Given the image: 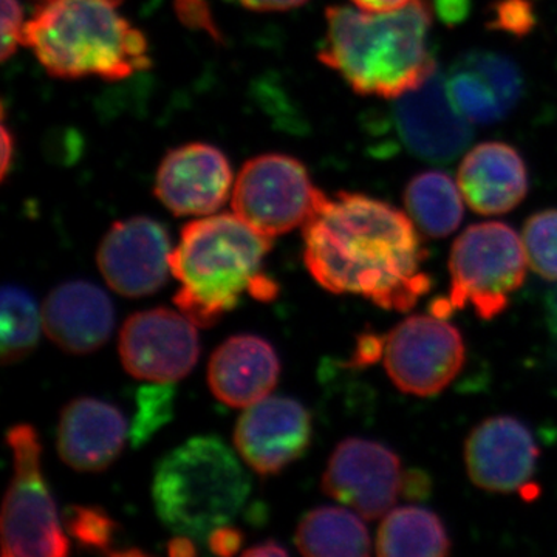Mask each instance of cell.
<instances>
[{
	"label": "cell",
	"instance_id": "cell-23",
	"mask_svg": "<svg viewBox=\"0 0 557 557\" xmlns=\"http://www.w3.org/2000/svg\"><path fill=\"white\" fill-rule=\"evenodd\" d=\"M295 542L299 552L310 557H366L372 553L361 516L335 507L307 512L296 530Z\"/></svg>",
	"mask_w": 557,
	"mask_h": 557
},
{
	"label": "cell",
	"instance_id": "cell-21",
	"mask_svg": "<svg viewBox=\"0 0 557 557\" xmlns=\"http://www.w3.org/2000/svg\"><path fill=\"white\" fill-rule=\"evenodd\" d=\"M281 375V362L269 341L255 335L226 339L208 364L214 397L230 408H249L269 397Z\"/></svg>",
	"mask_w": 557,
	"mask_h": 557
},
{
	"label": "cell",
	"instance_id": "cell-5",
	"mask_svg": "<svg viewBox=\"0 0 557 557\" xmlns=\"http://www.w3.org/2000/svg\"><path fill=\"white\" fill-rule=\"evenodd\" d=\"M251 480L239 458L215 437H196L171 450L156 469L157 515L174 533L207 539L247 504Z\"/></svg>",
	"mask_w": 557,
	"mask_h": 557
},
{
	"label": "cell",
	"instance_id": "cell-34",
	"mask_svg": "<svg viewBox=\"0 0 557 557\" xmlns=\"http://www.w3.org/2000/svg\"><path fill=\"white\" fill-rule=\"evenodd\" d=\"M247 10L258 13H273V11H288L298 9L307 0H237Z\"/></svg>",
	"mask_w": 557,
	"mask_h": 557
},
{
	"label": "cell",
	"instance_id": "cell-40",
	"mask_svg": "<svg viewBox=\"0 0 557 557\" xmlns=\"http://www.w3.org/2000/svg\"><path fill=\"white\" fill-rule=\"evenodd\" d=\"M170 555L186 557L194 556L196 555V547H194L193 542H190V537L178 534V537H175L170 544Z\"/></svg>",
	"mask_w": 557,
	"mask_h": 557
},
{
	"label": "cell",
	"instance_id": "cell-24",
	"mask_svg": "<svg viewBox=\"0 0 557 557\" xmlns=\"http://www.w3.org/2000/svg\"><path fill=\"white\" fill-rule=\"evenodd\" d=\"M463 194L442 171L420 172L405 189L409 218L424 236L443 239L456 233L465 215Z\"/></svg>",
	"mask_w": 557,
	"mask_h": 557
},
{
	"label": "cell",
	"instance_id": "cell-11",
	"mask_svg": "<svg viewBox=\"0 0 557 557\" xmlns=\"http://www.w3.org/2000/svg\"><path fill=\"white\" fill-rule=\"evenodd\" d=\"M194 325L182 311L164 307L132 314L120 332L124 369L149 383L185 379L200 357L199 333Z\"/></svg>",
	"mask_w": 557,
	"mask_h": 557
},
{
	"label": "cell",
	"instance_id": "cell-38",
	"mask_svg": "<svg viewBox=\"0 0 557 557\" xmlns=\"http://www.w3.org/2000/svg\"><path fill=\"white\" fill-rule=\"evenodd\" d=\"M13 135L7 126L5 121L2 124V170H0V174H2V178H5L9 175L11 161H13Z\"/></svg>",
	"mask_w": 557,
	"mask_h": 557
},
{
	"label": "cell",
	"instance_id": "cell-9",
	"mask_svg": "<svg viewBox=\"0 0 557 557\" xmlns=\"http://www.w3.org/2000/svg\"><path fill=\"white\" fill-rule=\"evenodd\" d=\"M384 368L403 394L434 397L457 379L467 361L463 336L446 319L412 314L386 335Z\"/></svg>",
	"mask_w": 557,
	"mask_h": 557
},
{
	"label": "cell",
	"instance_id": "cell-20",
	"mask_svg": "<svg viewBox=\"0 0 557 557\" xmlns=\"http://www.w3.org/2000/svg\"><path fill=\"white\" fill-rule=\"evenodd\" d=\"M127 421L113 405L97 398H76L62 409L58 453L70 468L101 472L120 457Z\"/></svg>",
	"mask_w": 557,
	"mask_h": 557
},
{
	"label": "cell",
	"instance_id": "cell-16",
	"mask_svg": "<svg viewBox=\"0 0 557 557\" xmlns=\"http://www.w3.org/2000/svg\"><path fill=\"white\" fill-rule=\"evenodd\" d=\"M231 188L233 170L228 159L207 143L171 150L157 171V197L180 218L214 214L228 200Z\"/></svg>",
	"mask_w": 557,
	"mask_h": 557
},
{
	"label": "cell",
	"instance_id": "cell-27",
	"mask_svg": "<svg viewBox=\"0 0 557 557\" xmlns=\"http://www.w3.org/2000/svg\"><path fill=\"white\" fill-rule=\"evenodd\" d=\"M174 383H153L139 388L137 413L131 428L132 445L135 448L149 442L174 416Z\"/></svg>",
	"mask_w": 557,
	"mask_h": 557
},
{
	"label": "cell",
	"instance_id": "cell-37",
	"mask_svg": "<svg viewBox=\"0 0 557 557\" xmlns=\"http://www.w3.org/2000/svg\"><path fill=\"white\" fill-rule=\"evenodd\" d=\"M467 10L468 0H440V13L445 21H460Z\"/></svg>",
	"mask_w": 557,
	"mask_h": 557
},
{
	"label": "cell",
	"instance_id": "cell-26",
	"mask_svg": "<svg viewBox=\"0 0 557 557\" xmlns=\"http://www.w3.org/2000/svg\"><path fill=\"white\" fill-rule=\"evenodd\" d=\"M522 242L531 270L557 282V209H544L528 218Z\"/></svg>",
	"mask_w": 557,
	"mask_h": 557
},
{
	"label": "cell",
	"instance_id": "cell-32",
	"mask_svg": "<svg viewBox=\"0 0 557 557\" xmlns=\"http://www.w3.org/2000/svg\"><path fill=\"white\" fill-rule=\"evenodd\" d=\"M209 548L218 556H233L244 544V534L236 528L225 525L212 531L208 537Z\"/></svg>",
	"mask_w": 557,
	"mask_h": 557
},
{
	"label": "cell",
	"instance_id": "cell-12",
	"mask_svg": "<svg viewBox=\"0 0 557 557\" xmlns=\"http://www.w3.org/2000/svg\"><path fill=\"white\" fill-rule=\"evenodd\" d=\"M170 234L157 220H121L106 233L97 262L109 287L126 298L153 295L168 282L171 270Z\"/></svg>",
	"mask_w": 557,
	"mask_h": 557
},
{
	"label": "cell",
	"instance_id": "cell-8",
	"mask_svg": "<svg viewBox=\"0 0 557 557\" xmlns=\"http://www.w3.org/2000/svg\"><path fill=\"white\" fill-rule=\"evenodd\" d=\"M325 199L299 160L263 153L242 166L231 205L234 214L273 239L306 225Z\"/></svg>",
	"mask_w": 557,
	"mask_h": 557
},
{
	"label": "cell",
	"instance_id": "cell-39",
	"mask_svg": "<svg viewBox=\"0 0 557 557\" xmlns=\"http://www.w3.org/2000/svg\"><path fill=\"white\" fill-rule=\"evenodd\" d=\"M288 552L276 542H263L258 547L249 548L244 553V556H287Z\"/></svg>",
	"mask_w": 557,
	"mask_h": 557
},
{
	"label": "cell",
	"instance_id": "cell-3",
	"mask_svg": "<svg viewBox=\"0 0 557 557\" xmlns=\"http://www.w3.org/2000/svg\"><path fill=\"white\" fill-rule=\"evenodd\" d=\"M123 0H32L24 47L61 79L131 78L150 65L145 33L120 11Z\"/></svg>",
	"mask_w": 557,
	"mask_h": 557
},
{
	"label": "cell",
	"instance_id": "cell-36",
	"mask_svg": "<svg viewBox=\"0 0 557 557\" xmlns=\"http://www.w3.org/2000/svg\"><path fill=\"white\" fill-rule=\"evenodd\" d=\"M357 5V9L368 11V13H391L405 9L413 0H351Z\"/></svg>",
	"mask_w": 557,
	"mask_h": 557
},
{
	"label": "cell",
	"instance_id": "cell-2",
	"mask_svg": "<svg viewBox=\"0 0 557 557\" xmlns=\"http://www.w3.org/2000/svg\"><path fill=\"white\" fill-rule=\"evenodd\" d=\"M431 30L428 0L391 13L329 7L319 61L358 95L392 100L416 90L437 70Z\"/></svg>",
	"mask_w": 557,
	"mask_h": 557
},
{
	"label": "cell",
	"instance_id": "cell-29",
	"mask_svg": "<svg viewBox=\"0 0 557 557\" xmlns=\"http://www.w3.org/2000/svg\"><path fill=\"white\" fill-rule=\"evenodd\" d=\"M536 24L531 0H498L494 3L490 25L496 30L515 36H525Z\"/></svg>",
	"mask_w": 557,
	"mask_h": 557
},
{
	"label": "cell",
	"instance_id": "cell-13",
	"mask_svg": "<svg viewBox=\"0 0 557 557\" xmlns=\"http://www.w3.org/2000/svg\"><path fill=\"white\" fill-rule=\"evenodd\" d=\"M398 138L410 153L432 163L456 160L472 139L471 121L450 100L446 76L435 70L392 108Z\"/></svg>",
	"mask_w": 557,
	"mask_h": 557
},
{
	"label": "cell",
	"instance_id": "cell-31",
	"mask_svg": "<svg viewBox=\"0 0 557 557\" xmlns=\"http://www.w3.org/2000/svg\"><path fill=\"white\" fill-rule=\"evenodd\" d=\"M384 350H386V336L375 332L362 333L361 336H358L357 346H355L348 366L350 368H366V366L383 359Z\"/></svg>",
	"mask_w": 557,
	"mask_h": 557
},
{
	"label": "cell",
	"instance_id": "cell-18",
	"mask_svg": "<svg viewBox=\"0 0 557 557\" xmlns=\"http://www.w3.org/2000/svg\"><path fill=\"white\" fill-rule=\"evenodd\" d=\"M113 327L112 300L91 282H65L44 300V332L69 354L87 355L98 350L108 343Z\"/></svg>",
	"mask_w": 557,
	"mask_h": 557
},
{
	"label": "cell",
	"instance_id": "cell-30",
	"mask_svg": "<svg viewBox=\"0 0 557 557\" xmlns=\"http://www.w3.org/2000/svg\"><path fill=\"white\" fill-rule=\"evenodd\" d=\"M25 20L20 0H2V61L7 62L24 46Z\"/></svg>",
	"mask_w": 557,
	"mask_h": 557
},
{
	"label": "cell",
	"instance_id": "cell-33",
	"mask_svg": "<svg viewBox=\"0 0 557 557\" xmlns=\"http://www.w3.org/2000/svg\"><path fill=\"white\" fill-rule=\"evenodd\" d=\"M177 10L186 24L197 25V27H205L211 30V27H209L208 10L205 9L200 0H178Z\"/></svg>",
	"mask_w": 557,
	"mask_h": 557
},
{
	"label": "cell",
	"instance_id": "cell-14",
	"mask_svg": "<svg viewBox=\"0 0 557 557\" xmlns=\"http://www.w3.org/2000/svg\"><path fill=\"white\" fill-rule=\"evenodd\" d=\"M311 432L306 406L293 398L267 397L242 413L234 445L252 471L274 475L307 453Z\"/></svg>",
	"mask_w": 557,
	"mask_h": 557
},
{
	"label": "cell",
	"instance_id": "cell-25",
	"mask_svg": "<svg viewBox=\"0 0 557 557\" xmlns=\"http://www.w3.org/2000/svg\"><path fill=\"white\" fill-rule=\"evenodd\" d=\"M42 311L30 293L16 285L2 289V362L16 364L38 346Z\"/></svg>",
	"mask_w": 557,
	"mask_h": 557
},
{
	"label": "cell",
	"instance_id": "cell-17",
	"mask_svg": "<svg viewBox=\"0 0 557 557\" xmlns=\"http://www.w3.org/2000/svg\"><path fill=\"white\" fill-rule=\"evenodd\" d=\"M449 97L458 112L475 124L500 121L516 108L523 91L518 65L496 51L463 54L446 76Z\"/></svg>",
	"mask_w": 557,
	"mask_h": 557
},
{
	"label": "cell",
	"instance_id": "cell-35",
	"mask_svg": "<svg viewBox=\"0 0 557 557\" xmlns=\"http://www.w3.org/2000/svg\"><path fill=\"white\" fill-rule=\"evenodd\" d=\"M431 490V480L420 471H412L405 474L403 483V494L408 498L426 497Z\"/></svg>",
	"mask_w": 557,
	"mask_h": 557
},
{
	"label": "cell",
	"instance_id": "cell-15",
	"mask_svg": "<svg viewBox=\"0 0 557 557\" xmlns=\"http://www.w3.org/2000/svg\"><path fill=\"white\" fill-rule=\"evenodd\" d=\"M469 479L487 493H515L536 472L539 446L531 429L519 418H486L465 442Z\"/></svg>",
	"mask_w": 557,
	"mask_h": 557
},
{
	"label": "cell",
	"instance_id": "cell-19",
	"mask_svg": "<svg viewBox=\"0 0 557 557\" xmlns=\"http://www.w3.org/2000/svg\"><path fill=\"white\" fill-rule=\"evenodd\" d=\"M458 186L472 211L480 215L511 212L530 189L528 168L519 150L508 143H480L458 168Z\"/></svg>",
	"mask_w": 557,
	"mask_h": 557
},
{
	"label": "cell",
	"instance_id": "cell-22",
	"mask_svg": "<svg viewBox=\"0 0 557 557\" xmlns=\"http://www.w3.org/2000/svg\"><path fill=\"white\" fill-rule=\"evenodd\" d=\"M453 541L445 523L431 509L401 507L384 516L376 534L381 557H445Z\"/></svg>",
	"mask_w": 557,
	"mask_h": 557
},
{
	"label": "cell",
	"instance_id": "cell-1",
	"mask_svg": "<svg viewBox=\"0 0 557 557\" xmlns=\"http://www.w3.org/2000/svg\"><path fill=\"white\" fill-rule=\"evenodd\" d=\"M302 228L307 269L330 293L408 311L431 292L420 230L387 201L339 193L327 197Z\"/></svg>",
	"mask_w": 557,
	"mask_h": 557
},
{
	"label": "cell",
	"instance_id": "cell-10",
	"mask_svg": "<svg viewBox=\"0 0 557 557\" xmlns=\"http://www.w3.org/2000/svg\"><path fill=\"white\" fill-rule=\"evenodd\" d=\"M405 472L394 449L375 440H343L327 461L322 490L358 512L362 519L384 518L399 494Z\"/></svg>",
	"mask_w": 557,
	"mask_h": 557
},
{
	"label": "cell",
	"instance_id": "cell-28",
	"mask_svg": "<svg viewBox=\"0 0 557 557\" xmlns=\"http://www.w3.org/2000/svg\"><path fill=\"white\" fill-rule=\"evenodd\" d=\"M64 519L67 533L75 539L79 547L112 555L119 527L104 509L90 507V505L87 507L75 505L67 508Z\"/></svg>",
	"mask_w": 557,
	"mask_h": 557
},
{
	"label": "cell",
	"instance_id": "cell-4",
	"mask_svg": "<svg viewBox=\"0 0 557 557\" xmlns=\"http://www.w3.org/2000/svg\"><path fill=\"white\" fill-rule=\"evenodd\" d=\"M273 242L237 214L205 215L188 223L172 251L180 287L174 302L189 321L211 327L239 306L263 276Z\"/></svg>",
	"mask_w": 557,
	"mask_h": 557
},
{
	"label": "cell",
	"instance_id": "cell-6",
	"mask_svg": "<svg viewBox=\"0 0 557 557\" xmlns=\"http://www.w3.org/2000/svg\"><path fill=\"white\" fill-rule=\"evenodd\" d=\"M527 267L523 242L507 223L468 226L450 248V306H471L485 321L497 318L508 309L511 293L525 282Z\"/></svg>",
	"mask_w": 557,
	"mask_h": 557
},
{
	"label": "cell",
	"instance_id": "cell-7",
	"mask_svg": "<svg viewBox=\"0 0 557 557\" xmlns=\"http://www.w3.org/2000/svg\"><path fill=\"white\" fill-rule=\"evenodd\" d=\"M14 474L2 508V555L60 557L70 542L58 518L57 505L40 468L39 435L30 424H17L7 434Z\"/></svg>",
	"mask_w": 557,
	"mask_h": 557
}]
</instances>
